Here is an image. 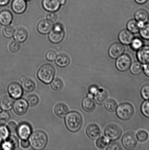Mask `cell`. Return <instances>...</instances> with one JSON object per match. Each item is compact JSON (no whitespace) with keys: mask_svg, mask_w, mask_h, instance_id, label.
<instances>
[{"mask_svg":"<svg viewBox=\"0 0 149 150\" xmlns=\"http://www.w3.org/2000/svg\"><path fill=\"white\" fill-rule=\"evenodd\" d=\"M65 123L67 129L70 131H78L83 124V119L81 115L77 112H71L66 116Z\"/></svg>","mask_w":149,"mask_h":150,"instance_id":"obj_1","label":"cell"},{"mask_svg":"<svg viewBox=\"0 0 149 150\" xmlns=\"http://www.w3.org/2000/svg\"><path fill=\"white\" fill-rule=\"evenodd\" d=\"M29 142L34 149H43L48 142V137L46 133L41 131L33 132L29 138Z\"/></svg>","mask_w":149,"mask_h":150,"instance_id":"obj_2","label":"cell"},{"mask_svg":"<svg viewBox=\"0 0 149 150\" xmlns=\"http://www.w3.org/2000/svg\"><path fill=\"white\" fill-rule=\"evenodd\" d=\"M55 70L52 65L46 64L39 68L37 73L38 77L43 83L49 84L53 80Z\"/></svg>","mask_w":149,"mask_h":150,"instance_id":"obj_3","label":"cell"},{"mask_svg":"<svg viewBox=\"0 0 149 150\" xmlns=\"http://www.w3.org/2000/svg\"><path fill=\"white\" fill-rule=\"evenodd\" d=\"M134 108L129 103H123L120 104L116 109V114L121 120H129L133 115Z\"/></svg>","mask_w":149,"mask_h":150,"instance_id":"obj_4","label":"cell"},{"mask_svg":"<svg viewBox=\"0 0 149 150\" xmlns=\"http://www.w3.org/2000/svg\"><path fill=\"white\" fill-rule=\"evenodd\" d=\"M65 31L63 26L61 23H57L50 32L49 36V40L52 43H59L64 39L65 37Z\"/></svg>","mask_w":149,"mask_h":150,"instance_id":"obj_5","label":"cell"},{"mask_svg":"<svg viewBox=\"0 0 149 150\" xmlns=\"http://www.w3.org/2000/svg\"><path fill=\"white\" fill-rule=\"evenodd\" d=\"M122 133V129L120 126L113 123L108 125L105 130V134L106 137L112 141L119 139Z\"/></svg>","mask_w":149,"mask_h":150,"instance_id":"obj_6","label":"cell"},{"mask_svg":"<svg viewBox=\"0 0 149 150\" xmlns=\"http://www.w3.org/2000/svg\"><path fill=\"white\" fill-rule=\"evenodd\" d=\"M122 143L127 149H135L137 145V142L135 134L129 132L125 134L122 139Z\"/></svg>","mask_w":149,"mask_h":150,"instance_id":"obj_7","label":"cell"},{"mask_svg":"<svg viewBox=\"0 0 149 150\" xmlns=\"http://www.w3.org/2000/svg\"><path fill=\"white\" fill-rule=\"evenodd\" d=\"M131 64L130 57L127 54H123L117 58L116 66L117 69L120 71H125L129 68Z\"/></svg>","mask_w":149,"mask_h":150,"instance_id":"obj_8","label":"cell"},{"mask_svg":"<svg viewBox=\"0 0 149 150\" xmlns=\"http://www.w3.org/2000/svg\"><path fill=\"white\" fill-rule=\"evenodd\" d=\"M125 50V47L122 44L118 42H115L112 44L109 48V55L112 58H117L122 55Z\"/></svg>","mask_w":149,"mask_h":150,"instance_id":"obj_9","label":"cell"},{"mask_svg":"<svg viewBox=\"0 0 149 150\" xmlns=\"http://www.w3.org/2000/svg\"><path fill=\"white\" fill-rule=\"evenodd\" d=\"M13 108L16 114L19 115H23L27 111V103L24 99L17 100L14 103L13 105Z\"/></svg>","mask_w":149,"mask_h":150,"instance_id":"obj_10","label":"cell"},{"mask_svg":"<svg viewBox=\"0 0 149 150\" xmlns=\"http://www.w3.org/2000/svg\"><path fill=\"white\" fill-rule=\"evenodd\" d=\"M108 93L105 89L97 88L93 95V97L96 102L100 105L104 104L107 101L108 98Z\"/></svg>","mask_w":149,"mask_h":150,"instance_id":"obj_11","label":"cell"},{"mask_svg":"<svg viewBox=\"0 0 149 150\" xmlns=\"http://www.w3.org/2000/svg\"><path fill=\"white\" fill-rule=\"evenodd\" d=\"M42 5L46 11L55 12L59 9L61 4L59 0H42Z\"/></svg>","mask_w":149,"mask_h":150,"instance_id":"obj_12","label":"cell"},{"mask_svg":"<svg viewBox=\"0 0 149 150\" xmlns=\"http://www.w3.org/2000/svg\"><path fill=\"white\" fill-rule=\"evenodd\" d=\"M8 91L10 95L15 99L20 98L22 95V89L20 85L16 82L10 84L8 86Z\"/></svg>","mask_w":149,"mask_h":150,"instance_id":"obj_13","label":"cell"},{"mask_svg":"<svg viewBox=\"0 0 149 150\" xmlns=\"http://www.w3.org/2000/svg\"><path fill=\"white\" fill-rule=\"evenodd\" d=\"M18 146L19 142L17 138L14 136H10L3 142L1 145V149H17Z\"/></svg>","mask_w":149,"mask_h":150,"instance_id":"obj_14","label":"cell"},{"mask_svg":"<svg viewBox=\"0 0 149 150\" xmlns=\"http://www.w3.org/2000/svg\"><path fill=\"white\" fill-rule=\"evenodd\" d=\"M137 58L141 63L146 64L149 63V45H145L138 50Z\"/></svg>","mask_w":149,"mask_h":150,"instance_id":"obj_15","label":"cell"},{"mask_svg":"<svg viewBox=\"0 0 149 150\" xmlns=\"http://www.w3.org/2000/svg\"><path fill=\"white\" fill-rule=\"evenodd\" d=\"M52 22L48 20L41 21L37 25V30L42 34L46 35L50 33L53 28Z\"/></svg>","mask_w":149,"mask_h":150,"instance_id":"obj_16","label":"cell"},{"mask_svg":"<svg viewBox=\"0 0 149 150\" xmlns=\"http://www.w3.org/2000/svg\"><path fill=\"white\" fill-rule=\"evenodd\" d=\"M17 130V134L19 137L22 139H27L31 132L30 126L26 123H21Z\"/></svg>","mask_w":149,"mask_h":150,"instance_id":"obj_17","label":"cell"},{"mask_svg":"<svg viewBox=\"0 0 149 150\" xmlns=\"http://www.w3.org/2000/svg\"><path fill=\"white\" fill-rule=\"evenodd\" d=\"M12 8L14 12L21 14L26 11L27 4L25 0H13L11 4Z\"/></svg>","mask_w":149,"mask_h":150,"instance_id":"obj_18","label":"cell"},{"mask_svg":"<svg viewBox=\"0 0 149 150\" xmlns=\"http://www.w3.org/2000/svg\"><path fill=\"white\" fill-rule=\"evenodd\" d=\"M118 38L121 43L125 45H129L134 39V36L129 31L125 29L120 32Z\"/></svg>","mask_w":149,"mask_h":150,"instance_id":"obj_19","label":"cell"},{"mask_svg":"<svg viewBox=\"0 0 149 150\" xmlns=\"http://www.w3.org/2000/svg\"><path fill=\"white\" fill-rule=\"evenodd\" d=\"M86 133L90 139H96L100 137L101 131L100 128L97 125L92 124L87 126Z\"/></svg>","mask_w":149,"mask_h":150,"instance_id":"obj_20","label":"cell"},{"mask_svg":"<svg viewBox=\"0 0 149 150\" xmlns=\"http://www.w3.org/2000/svg\"><path fill=\"white\" fill-rule=\"evenodd\" d=\"M28 32L27 30L23 28H18L15 30L14 32V39L18 42H25L28 37Z\"/></svg>","mask_w":149,"mask_h":150,"instance_id":"obj_21","label":"cell"},{"mask_svg":"<svg viewBox=\"0 0 149 150\" xmlns=\"http://www.w3.org/2000/svg\"><path fill=\"white\" fill-rule=\"evenodd\" d=\"M13 16L11 12L4 10L0 12V23L3 25L7 26L12 23Z\"/></svg>","mask_w":149,"mask_h":150,"instance_id":"obj_22","label":"cell"},{"mask_svg":"<svg viewBox=\"0 0 149 150\" xmlns=\"http://www.w3.org/2000/svg\"><path fill=\"white\" fill-rule=\"evenodd\" d=\"M82 107L85 111L91 112L94 111L96 108V104L92 98L87 96L83 100Z\"/></svg>","mask_w":149,"mask_h":150,"instance_id":"obj_23","label":"cell"},{"mask_svg":"<svg viewBox=\"0 0 149 150\" xmlns=\"http://www.w3.org/2000/svg\"><path fill=\"white\" fill-rule=\"evenodd\" d=\"M135 17L137 21L146 23L149 20V15L147 10L141 9L136 12Z\"/></svg>","mask_w":149,"mask_h":150,"instance_id":"obj_24","label":"cell"},{"mask_svg":"<svg viewBox=\"0 0 149 150\" xmlns=\"http://www.w3.org/2000/svg\"><path fill=\"white\" fill-rule=\"evenodd\" d=\"M70 59L68 55L65 54H60L57 56L55 59V62L57 65L61 67H67L69 64Z\"/></svg>","mask_w":149,"mask_h":150,"instance_id":"obj_25","label":"cell"},{"mask_svg":"<svg viewBox=\"0 0 149 150\" xmlns=\"http://www.w3.org/2000/svg\"><path fill=\"white\" fill-rule=\"evenodd\" d=\"M14 100L12 98L8 96H6L1 98V105L3 110L8 111L13 107Z\"/></svg>","mask_w":149,"mask_h":150,"instance_id":"obj_26","label":"cell"},{"mask_svg":"<svg viewBox=\"0 0 149 150\" xmlns=\"http://www.w3.org/2000/svg\"><path fill=\"white\" fill-rule=\"evenodd\" d=\"M55 114L58 117H64L68 113V107L65 104L62 103L59 104L55 106Z\"/></svg>","mask_w":149,"mask_h":150,"instance_id":"obj_27","label":"cell"},{"mask_svg":"<svg viewBox=\"0 0 149 150\" xmlns=\"http://www.w3.org/2000/svg\"><path fill=\"white\" fill-rule=\"evenodd\" d=\"M22 86L23 89L26 92H30L34 90L36 85L33 81L26 78L22 82Z\"/></svg>","mask_w":149,"mask_h":150,"instance_id":"obj_28","label":"cell"},{"mask_svg":"<svg viewBox=\"0 0 149 150\" xmlns=\"http://www.w3.org/2000/svg\"><path fill=\"white\" fill-rule=\"evenodd\" d=\"M127 28L131 33H138L140 30V28L139 26L138 22L136 20H132L128 21L127 24Z\"/></svg>","mask_w":149,"mask_h":150,"instance_id":"obj_29","label":"cell"},{"mask_svg":"<svg viewBox=\"0 0 149 150\" xmlns=\"http://www.w3.org/2000/svg\"><path fill=\"white\" fill-rule=\"evenodd\" d=\"M9 133L7 127L4 126H0V150L1 149V145L3 142L8 138Z\"/></svg>","mask_w":149,"mask_h":150,"instance_id":"obj_30","label":"cell"},{"mask_svg":"<svg viewBox=\"0 0 149 150\" xmlns=\"http://www.w3.org/2000/svg\"><path fill=\"white\" fill-rule=\"evenodd\" d=\"M142 66L141 63L135 62L133 63L130 66V71L132 74L138 75L141 73L142 70Z\"/></svg>","mask_w":149,"mask_h":150,"instance_id":"obj_31","label":"cell"},{"mask_svg":"<svg viewBox=\"0 0 149 150\" xmlns=\"http://www.w3.org/2000/svg\"><path fill=\"white\" fill-rule=\"evenodd\" d=\"M118 107L117 103L113 99H110L106 101L105 108L108 111L113 112L116 111Z\"/></svg>","mask_w":149,"mask_h":150,"instance_id":"obj_32","label":"cell"},{"mask_svg":"<svg viewBox=\"0 0 149 150\" xmlns=\"http://www.w3.org/2000/svg\"><path fill=\"white\" fill-rule=\"evenodd\" d=\"M139 30L141 37L146 40H149V23L144 24Z\"/></svg>","mask_w":149,"mask_h":150,"instance_id":"obj_33","label":"cell"},{"mask_svg":"<svg viewBox=\"0 0 149 150\" xmlns=\"http://www.w3.org/2000/svg\"><path fill=\"white\" fill-rule=\"evenodd\" d=\"M51 86L54 90L59 91L62 89L63 87V82L61 79L57 78L52 81Z\"/></svg>","mask_w":149,"mask_h":150,"instance_id":"obj_34","label":"cell"},{"mask_svg":"<svg viewBox=\"0 0 149 150\" xmlns=\"http://www.w3.org/2000/svg\"><path fill=\"white\" fill-rule=\"evenodd\" d=\"M108 144V140L104 137H101L96 141V145L98 148L101 149H105Z\"/></svg>","mask_w":149,"mask_h":150,"instance_id":"obj_35","label":"cell"},{"mask_svg":"<svg viewBox=\"0 0 149 150\" xmlns=\"http://www.w3.org/2000/svg\"><path fill=\"white\" fill-rule=\"evenodd\" d=\"M136 137L139 142H144L148 140L149 135L147 132L144 130H140L137 133Z\"/></svg>","mask_w":149,"mask_h":150,"instance_id":"obj_36","label":"cell"},{"mask_svg":"<svg viewBox=\"0 0 149 150\" xmlns=\"http://www.w3.org/2000/svg\"><path fill=\"white\" fill-rule=\"evenodd\" d=\"M131 47L135 50H138L143 45V42L142 40L138 38L134 39L131 42Z\"/></svg>","mask_w":149,"mask_h":150,"instance_id":"obj_37","label":"cell"},{"mask_svg":"<svg viewBox=\"0 0 149 150\" xmlns=\"http://www.w3.org/2000/svg\"><path fill=\"white\" fill-rule=\"evenodd\" d=\"M28 104L31 107H34L38 104L39 100L38 97L36 95L29 96L27 98Z\"/></svg>","mask_w":149,"mask_h":150,"instance_id":"obj_38","label":"cell"},{"mask_svg":"<svg viewBox=\"0 0 149 150\" xmlns=\"http://www.w3.org/2000/svg\"><path fill=\"white\" fill-rule=\"evenodd\" d=\"M14 29L11 26H6L3 30V34L6 38L12 37L14 34Z\"/></svg>","mask_w":149,"mask_h":150,"instance_id":"obj_39","label":"cell"},{"mask_svg":"<svg viewBox=\"0 0 149 150\" xmlns=\"http://www.w3.org/2000/svg\"><path fill=\"white\" fill-rule=\"evenodd\" d=\"M141 110L143 115L149 118V100L145 101L143 102L141 105Z\"/></svg>","mask_w":149,"mask_h":150,"instance_id":"obj_40","label":"cell"},{"mask_svg":"<svg viewBox=\"0 0 149 150\" xmlns=\"http://www.w3.org/2000/svg\"><path fill=\"white\" fill-rule=\"evenodd\" d=\"M141 96L144 99L149 100V84L144 85L141 90Z\"/></svg>","mask_w":149,"mask_h":150,"instance_id":"obj_41","label":"cell"},{"mask_svg":"<svg viewBox=\"0 0 149 150\" xmlns=\"http://www.w3.org/2000/svg\"><path fill=\"white\" fill-rule=\"evenodd\" d=\"M10 119V115L8 113L4 112L0 114V125H4L6 124Z\"/></svg>","mask_w":149,"mask_h":150,"instance_id":"obj_42","label":"cell"},{"mask_svg":"<svg viewBox=\"0 0 149 150\" xmlns=\"http://www.w3.org/2000/svg\"><path fill=\"white\" fill-rule=\"evenodd\" d=\"M9 48L11 52L16 53L20 50V45L17 41H13L10 43Z\"/></svg>","mask_w":149,"mask_h":150,"instance_id":"obj_43","label":"cell"},{"mask_svg":"<svg viewBox=\"0 0 149 150\" xmlns=\"http://www.w3.org/2000/svg\"><path fill=\"white\" fill-rule=\"evenodd\" d=\"M57 56L56 52L52 50L48 51L46 55L47 59L50 61H52L55 60Z\"/></svg>","mask_w":149,"mask_h":150,"instance_id":"obj_44","label":"cell"},{"mask_svg":"<svg viewBox=\"0 0 149 150\" xmlns=\"http://www.w3.org/2000/svg\"><path fill=\"white\" fill-rule=\"evenodd\" d=\"M122 149V147L119 143L116 142H112L109 144L106 150H119Z\"/></svg>","mask_w":149,"mask_h":150,"instance_id":"obj_45","label":"cell"},{"mask_svg":"<svg viewBox=\"0 0 149 150\" xmlns=\"http://www.w3.org/2000/svg\"><path fill=\"white\" fill-rule=\"evenodd\" d=\"M7 128L10 133L12 134L16 133L17 130V126L15 123L14 122H10L7 125Z\"/></svg>","mask_w":149,"mask_h":150,"instance_id":"obj_46","label":"cell"},{"mask_svg":"<svg viewBox=\"0 0 149 150\" xmlns=\"http://www.w3.org/2000/svg\"><path fill=\"white\" fill-rule=\"evenodd\" d=\"M48 20L52 22H55L57 18V16L56 14L54 12L48 13L46 16Z\"/></svg>","mask_w":149,"mask_h":150,"instance_id":"obj_47","label":"cell"},{"mask_svg":"<svg viewBox=\"0 0 149 150\" xmlns=\"http://www.w3.org/2000/svg\"><path fill=\"white\" fill-rule=\"evenodd\" d=\"M21 145L23 148H27L30 146V144L27 139H23L21 142Z\"/></svg>","mask_w":149,"mask_h":150,"instance_id":"obj_48","label":"cell"},{"mask_svg":"<svg viewBox=\"0 0 149 150\" xmlns=\"http://www.w3.org/2000/svg\"><path fill=\"white\" fill-rule=\"evenodd\" d=\"M144 71L145 74L149 77V63L144 66Z\"/></svg>","mask_w":149,"mask_h":150,"instance_id":"obj_49","label":"cell"},{"mask_svg":"<svg viewBox=\"0 0 149 150\" xmlns=\"http://www.w3.org/2000/svg\"><path fill=\"white\" fill-rule=\"evenodd\" d=\"M10 0H0V6H5L10 2Z\"/></svg>","mask_w":149,"mask_h":150,"instance_id":"obj_50","label":"cell"},{"mask_svg":"<svg viewBox=\"0 0 149 150\" xmlns=\"http://www.w3.org/2000/svg\"><path fill=\"white\" fill-rule=\"evenodd\" d=\"M137 4H145L146 3L148 0H135Z\"/></svg>","mask_w":149,"mask_h":150,"instance_id":"obj_51","label":"cell"},{"mask_svg":"<svg viewBox=\"0 0 149 150\" xmlns=\"http://www.w3.org/2000/svg\"><path fill=\"white\" fill-rule=\"evenodd\" d=\"M59 1L61 5H64L66 2V0H59Z\"/></svg>","mask_w":149,"mask_h":150,"instance_id":"obj_52","label":"cell"},{"mask_svg":"<svg viewBox=\"0 0 149 150\" xmlns=\"http://www.w3.org/2000/svg\"><path fill=\"white\" fill-rule=\"evenodd\" d=\"M26 77H25L24 76H22L21 77H20V81L21 82H22L25 79H26Z\"/></svg>","mask_w":149,"mask_h":150,"instance_id":"obj_53","label":"cell"},{"mask_svg":"<svg viewBox=\"0 0 149 150\" xmlns=\"http://www.w3.org/2000/svg\"><path fill=\"white\" fill-rule=\"evenodd\" d=\"M2 112V108H1V107H0V114Z\"/></svg>","mask_w":149,"mask_h":150,"instance_id":"obj_54","label":"cell"},{"mask_svg":"<svg viewBox=\"0 0 149 150\" xmlns=\"http://www.w3.org/2000/svg\"><path fill=\"white\" fill-rule=\"evenodd\" d=\"M25 1H31V0H25Z\"/></svg>","mask_w":149,"mask_h":150,"instance_id":"obj_55","label":"cell"}]
</instances>
